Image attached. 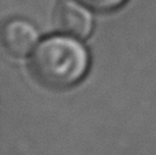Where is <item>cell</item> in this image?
Returning <instances> with one entry per match:
<instances>
[{
  "instance_id": "obj_1",
  "label": "cell",
  "mask_w": 156,
  "mask_h": 155,
  "mask_svg": "<svg viewBox=\"0 0 156 155\" xmlns=\"http://www.w3.org/2000/svg\"><path fill=\"white\" fill-rule=\"evenodd\" d=\"M32 76L49 89L78 85L90 69V52L77 37L59 33L44 37L29 58Z\"/></svg>"
},
{
  "instance_id": "obj_2",
  "label": "cell",
  "mask_w": 156,
  "mask_h": 155,
  "mask_svg": "<svg viewBox=\"0 0 156 155\" xmlns=\"http://www.w3.org/2000/svg\"><path fill=\"white\" fill-rule=\"evenodd\" d=\"M54 23L59 33L80 40L88 38L94 27L92 10L77 0H60L54 11Z\"/></svg>"
},
{
  "instance_id": "obj_4",
  "label": "cell",
  "mask_w": 156,
  "mask_h": 155,
  "mask_svg": "<svg viewBox=\"0 0 156 155\" xmlns=\"http://www.w3.org/2000/svg\"><path fill=\"white\" fill-rule=\"evenodd\" d=\"M77 2L82 3L94 13L108 14L122 8L127 3V0H77Z\"/></svg>"
},
{
  "instance_id": "obj_3",
  "label": "cell",
  "mask_w": 156,
  "mask_h": 155,
  "mask_svg": "<svg viewBox=\"0 0 156 155\" xmlns=\"http://www.w3.org/2000/svg\"><path fill=\"white\" fill-rule=\"evenodd\" d=\"M40 34L33 22L25 18H11L3 26V45L14 56H26L37 47Z\"/></svg>"
}]
</instances>
